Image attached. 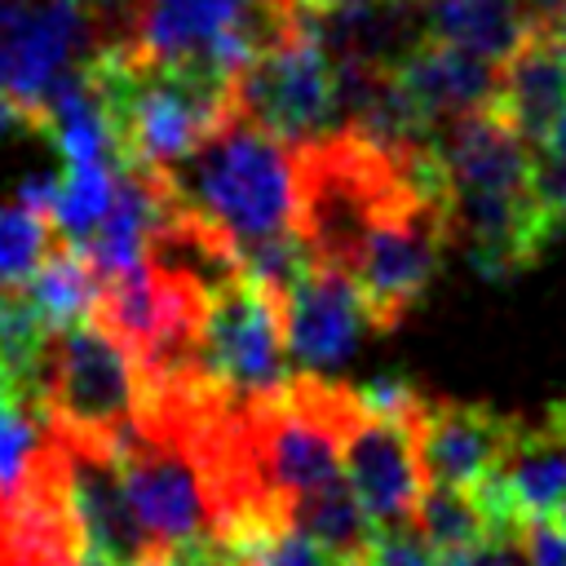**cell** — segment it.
Wrapping results in <instances>:
<instances>
[{
    "mask_svg": "<svg viewBox=\"0 0 566 566\" xmlns=\"http://www.w3.org/2000/svg\"><path fill=\"white\" fill-rule=\"evenodd\" d=\"M301 13L323 18V13H345V9H363V4H389V0H292Z\"/></svg>",
    "mask_w": 566,
    "mask_h": 566,
    "instance_id": "cell-33",
    "label": "cell"
},
{
    "mask_svg": "<svg viewBox=\"0 0 566 566\" xmlns=\"http://www.w3.org/2000/svg\"><path fill=\"white\" fill-rule=\"evenodd\" d=\"M80 75L102 106L119 168L168 172L234 115V80L203 66L146 62L119 40L88 49Z\"/></svg>",
    "mask_w": 566,
    "mask_h": 566,
    "instance_id": "cell-2",
    "label": "cell"
},
{
    "mask_svg": "<svg viewBox=\"0 0 566 566\" xmlns=\"http://www.w3.org/2000/svg\"><path fill=\"white\" fill-rule=\"evenodd\" d=\"M424 40L464 49L491 66L509 62L544 22L531 0H416Z\"/></svg>",
    "mask_w": 566,
    "mask_h": 566,
    "instance_id": "cell-20",
    "label": "cell"
},
{
    "mask_svg": "<svg viewBox=\"0 0 566 566\" xmlns=\"http://www.w3.org/2000/svg\"><path fill=\"white\" fill-rule=\"evenodd\" d=\"M203 314H208V292L155 265L106 279L93 305V323L106 327L128 349L142 380H159L195 367Z\"/></svg>",
    "mask_w": 566,
    "mask_h": 566,
    "instance_id": "cell-8",
    "label": "cell"
},
{
    "mask_svg": "<svg viewBox=\"0 0 566 566\" xmlns=\"http://www.w3.org/2000/svg\"><path fill=\"white\" fill-rule=\"evenodd\" d=\"M522 548H526V566H566V535L557 522H531Z\"/></svg>",
    "mask_w": 566,
    "mask_h": 566,
    "instance_id": "cell-31",
    "label": "cell"
},
{
    "mask_svg": "<svg viewBox=\"0 0 566 566\" xmlns=\"http://www.w3.org/2000/svg\"><path fill=\"white\" fill-rule=\"evenodd\" d=\"M517 433V420L482 407V402H455V398H429L424 416L416 424V451L429 486H460L478 491L509 455Z\"/></svg>",
    "mask_w": 566,
    "mask_h": 566,
    "instance_id": "cell-15",
    "label": "cell"
},
{
    "mask_svg": "<svg viewBox=\"0 0 566 566\" xmlns=\"http://www.w3.org/2000/svg\"><path fill=\"white\" fill-rule=\"evenodd\" d=\"M57 239L62 234L49 217L31 212L27 203H0V287H22L57 248Z\"/></svg>",
    "mask_w": 566,
    "mask_h": 566,
    "instance_id": "cell-25",
    "label": "cell"
},
{
    "mask_svg": "<svg viewBox=\"0 0 566 566\" xmlns=\"http://www.w3.org/2000/svg\"><path fill=\"white\" fill-rule=\"evenodd\" d=\"M557 526H562V535H566V504L557 509Z\"/></svg>",
    "mask_w": 566,
    "mask_h": 566,
    "instance_id": "cell-39",
    "label": "cell"
},
{
    "mask_svg": "<svg viewBox=\"0 0 566 566\" xmlns=\"http://www.w3.org/2000/svg\"><path fill=\"white\" fill-rule=\"evenodd\" d=\"M115 181H119V164H66L62 195L53 208V230L62 234V243L80 252L88 248V239L97 234V226L115 203Z\"/></svg>",
    "mask_w": 566,
    "mask_h": 566,
    "instance_id": "cell-23",
    "label": "cell"
},
{
    "mask_svg": "<svg viewBox=\"0 0 566 566\" xmlns=\"http://www.w3.org/2000/svg\"><path fill=\"white\" fill-rule=\"evenodd\" d=\"M9 133H35V137H49V115L31 102H22L18 93L0 88V137Z\"/></svg>",
    "mask_w": 566,
    "mask_h": 566,
    "instance_id": "cell-32",
    "label": "cell"
},
{
    "mask_svg": "<svg viewBox=\"0 0 566 566\" xmlns=\"http://www.w3.org/2000/svg\"><path fill=\"white\" fill-rule=\"evenodd\" d=\"M345 482L358 509L367 513L371 531L416 526V509L429 491L416 451V429L358 416V424L345 433Z\"/></svg>",
    "mask_w": 566,
    "mask_h": 566,
    "instance_id": "cell-14",
    "label": "cell"
},
{
    "mask_svg": "<svg viewBox=\"0 0 566 566\" xmlns=\"http://www.w3.org/2000/svg\"><path fill=\"white\" fill-rule=\"evenodd\" d=\"M283 314V345L296 376H332L340 363L354 358L367 332H376L371 310L354 279L332 265H310L279 301Z\"/></svg>",
    "mask_w": 566,
    "mask_h": 566,
    "instance_id": "cell-13",
    "label": "cell"
},
{
    "mask_svg": "<svg viewBox=\"0 0 566 566\" xmlns=\"http://www.w3.org/2000/svg\"><path fill=\"white\" fill-rule=\"evenodd\" d=\"M301 22L292 0H133L119 44L146 62L203 66L234 80Z\"/></svg>",
    "mask_w": 566,
    "mask_h": 566,
    "instance_id": "cell-4",
    "label": "cell"
},
{
    "mask_svg": "<svg viewBox=\"0 0 566 566\" xmlns=\"http://www.w3.org/2000/svg\"><path fill=\"white\" fill-rule=\"evenodd\" d=\"M531 4H535V13H539V18H544V13H548V9H553V4H557V0H531Z\"/></svg>",
    "mask_w": 566,
    "mask_h": 566,
    "instance_id": "cell-38",
    "label": "cell"
},
{
    "mask_svg": "<svg viewBox=\"0 0 566 566\" xmlns=\"http://www.w3.org/2000/svg\"><path fill=\"white\" fill-rule=\"evenodd\" d=\"M292 517H296V526H305V531L336 557V566H358V562H367V548H371V535H376V531H371L367 513L358 509V500H354L345 473H340L336 482L318 486L314 495L296 500V504H292Z\"/></svg>",
    "mask_w": 566,
    "mask_h": 566,
    "instance_id": "cell-22",
    "label": "cell"
},
{
    "mask_svg": "<svg viewBox=\"0 0 566 566\" xmlns=\"http://www.w3.org/2000/svg\"><path fill=\"white\" fill-rule=\"evenodd\" d=\"M13 389V380H9V371H4V363H0V398Z\"/></svg>",
    "mask_w": 566,
    "mask_h": 566,
    "instance_id": "cell-36",
    "label": "cell"
},
{
    "mask_svg": "<svg viewBox=\"0 0 566 566\" xmlns=\"http://www.w3.org/2000/svg\"><path fill=\"white\" fill-rule=\"evenodd\" d=\"M195 371L234 402H261L287 389L296 371L287 367L279 301L243 274L212 292L199 327Z\"/></svg>",
    "mask_w": 566,
    "mask_h": 566,
    "instance_id": "cell-9",
    "label": "cell"
},
{
    "mask_svg": "<svg viewBox=\"0 0 566 566\" xmlns=\"http://www.w3.org/2000/svg\"><path fill=\"white\" fill-rule=\"evenodd\" d=\"M137 566H221V548L212 535H195L181 544H155Z\"/></svg>",
    "mask_w": 566,
    "mask_h": 566,
    "instance_id": "cell-30",
    "label": "cell"
},
{
    "mask_svg": "<svg viewBox=\"0 0 566 566\" xmlns=\"http://www.w3.org/2000/svg\"><path fill=\"white\" fill-rule=\"evenodd\" d=\"M544 27H548V35L557 40V49H562V57H566V0H557V4L544 13Z\"/></svg>",
    "mask_w": 566,
    "mask_h": 566,
    "instance_id": "cell-34",
    "label": "cell"
},
{
    "mask_svg": "<svg viewBox=\"0 0 566 566\" xmlns=\"http://www.w3.org/2000/svg\"><path fill=\"white\" fill-rule=\"evenodd\" d=\"M80 548L53 438L31 478L13 495L0 491V566H75Z\"/></svg>",
    "mask_w": 566,
    "mask_h": 566,
    "instance_id": "cell-16",
    "label": "cell"
},
{
    "mask_svg": "<svg viewBox=\"0 0 566 566\" xmlns=\"http://www.w3.org/2000/svg\"><path fill=\"white\" fill-rule=\"evenodd\" d=\"M93 4H97V9H111V4H115V9H128L133 0H93Z\"/></svg>",
    "mask_w": 566,
    "mask_h": 566,
    "instance_id": "cell-37",
    "label": "cell"
},
{
    "mask_svg": "<svg viewBox=\"0 0 566 566\" xmlns=\"http://www.w3.org/2000/svg\"><path fill=\"white\" fill-rule=\"evenodd\" d=\"M500 482L522 526L557 517V509L566 504V398H557L535 424L517 420L513 447L500 464Z\"/></svg>",
    "mask_w": 566,
    "mask_h": 566,
    "instance_id": "cell-18",
    "label": "cell"
},
{
    "mask_svg": "<svg viewBox=\"0 0 566 566\" xmlns=\"http://www.w3.org/2000/svg\"><path fill=\"white\" fill-rule=\"evenodd\" d=\"M447 239H451V221H447V186H442V164H438L433 177H424L420 186L398 195L367 226V234L345 270L354 279V287L363 292L376 332L398 327L424 301V292L442 265Z\"/></svg>",
    "mask_w": 566,
    "mask_h": 566,
    "instance_id": "cell-5",
    "label": "cell"
},
{
    "mask_svg": "<svg viewBox=\"0 0 566 566\" xmlns=\"http://www.w3.org/2000/svg\"><path fill=\"white\" fill-rule=\"evenodd\" d=\"M416 531L433 544V553H451V548H473V544H486L495 539L491 535V522L478 504L473 491H460V486H429L420 509H416Z\"/></svg>",
    "mask_w": 566,
    "mask_h": 566,
    "instance_id": "cell-24",
    "label": "cell"
},
{
    "mask_svg": "<svg viewBox=\"0 0 566 566\" xmlns=\"http://www.w3.org/2000/svg\"><path fill=\"white\" fill-rule=\"evenodd\" d=\"M389 75H394L398 93L407 97V106L416 111V119L429 128V137H438L447 124L482 111L495 97L500 66L420 35Z\"/></svg>",
    "mask_w": 566,
    "mask_h": 566,
    "instance_id": "cell-17",
    "label": "cell"
},
{
    "mask_svg": "<svg viewBox=\"0 0 566 566\" xmlns=\"http://www.w3.org/2000/svg\"><path fill=\"white\" fill-rule=\"evenodd\" d=\"M115 455H119L128 504H133L150 548L208 535L212 517H208L203 473L181 438L137 420L128 433H119Z\"/></svg>",
    "mask_w": 566,
    "mask_h": 566,
    "instance_id": "cell-10",
    "label": "cell"
},
{
    "mask_svg": "<svg viewBox=\"0 0 566 566\" xmlns=\"http://www.w3.org/2000/svg\"><path fill=\"white\" fill-rule=\"evenodd\" d=\"M451 239L486 279H513L557 239L535 195V146L486 102L438 137Z\"/></svg>",
    "mask_w": 566,
    "mask_h": 566,
    "instance_id": "cell-1",
    "label": "cell"
},
{
    "mask_svg": "<svg viewBox=\"0 0 566 566\" xmlns=\"http://www.w3.org/2000/svg\"><path fill=\"white\" fill-rule=\"evenodd\" d=\"M433 566H526V548H522V539H486L473 548L438 553Z\"/></svg>",
    "mask_w": 566,
    "mask_h": 566,
    "instance_id": "cell-29",
    "label": "cell"
},
{
    "mask_svg": "<svg viewBox=\"0 0 566 566\" xmlns=\"http://www.w3.org/2000/svg\"><path fill=\"white\" fill-rule=\"evenodd\" d=\"M75 566H115V562H111V557H102V553H93V548H80Z\"/></svg>",
    "mask_w": 566,
    "mask_h": 566,
    "instance_id": "cell-35",
    "label": "cell"
},
{
    "mask_svg": "<svg viewBox=\"0 0 566 566\" xmlns=\"http://www.w3.org/2000/svg\"><path fill=\"white\" fill-rule=\"evenodd\" d=\"M35 398L53 429L119 442L137 424L142 371L128 349L97 323L53 332L35 371Z\"/></svg>",
    "mask_w": 566,
    "mask_h": 566,
    "instance_id": "cell-6",
    "label": "cell"
},
{
    "mask_svg": "<svg viewBox=\"0 0 566 566\" xmlns=\"http://www.w3.org/2000/svg\"><path fill=\"white\" fill-rule=\"evenodd\" d=\"M433 562H438V553L416 526H394V531L371 535L363 566H433Z\"/></svg>",
    "mask_w": 566,
    "mask_h": 566,
    "instance_id": "cell-28",
    "label": "cell"
},
{
    "mask_svg": "<svg viewBox=\"0 0 566 566\" xmlns=\"http://www.w3.org/2000/svg\"><path fill=\"white\" fill-rule=\"evenodd\" d=\"M84 44H102L93 0H0V88L22 102L44 111Z\"/></svg>",
    "mask_w": 566,
    "mask_h": 566,
    "instance_id": "cell-11",
    "label": "cell"
},
{
    "mask_svg": "<svg viewBox=\"0 0 566 566\" xmlns=\"http://www.w3.org/2000/svg\"><path fill=\"white\" fill-rule=\"evenodd\" d=\"M172 199L230 234L239 248L296 230L301 168L296 150L230 115L190 159L164 172Z\"/></svg>",
    "mask_w": 566,
    "mask_h": 566,
    "instance_id": "cell-3",
    "label": "cell"
},
{
    "mask_svg": "<svg viewBox=\"0 0 566 566\" xmlns=\"http://www.w3.org/2000/svg\"><path fill=\"white\" fill-rule=\"evenodd\" d=\"M53 438H57L66 509L80 531V544L111 557L115 566H137L150 553V539L128 504L115 442L66 429H53Z\"/></svg>",
    "mask_w": 566,
    "mask_h": 566,
    "instance_id": "cell-12",
    "label": "cell"
},
{
    "mask_svg": "<svg viewBox=\"0 0 566 566\" xmlns=\"http://www.w3.org/2000/svg\"><path fill=\"white\" fill-rule=\"evenodd\" d=\"M354 402H358V411L371 416V420H389V424L416 429L420 416H424L429 394H420V389H416L411 380H402V376H376V380H367V385H354Z\"/></svg>",
    "mask_w": 566,
    "mask_h": 566,
    "instance_id": "cell-26",
    "label": "cell"
},
{
    "mask_svg": "<svg viewBox=\"0 0 566 566\" xmlns=\"http://www.w3.org/2000/svg\"><path fill=\"white\" fill-rule=\"evenodd\" d=\"M18 292L44 318L49 332H66V327H75L93 314L97 292H102V274L93 270V261L80 248L57 239V248L44 256V265Z\"/></svg>",
    "mask_w": 566,
    "mask_h": 566,
    "instance_id": "cell-21",
    "label": "cell"
},
{
    "mask_svg": "<svg viewBox=\"0 0 566 566\" xmlns=\"http://www.w3.org/2000/svg\"><path fill=\"white\" fill-rule=\"evenodd\" d=\"M535 195L553 230H566V111L535 146Z\"/></svg>",
    "mask_w": 566,
    "mask_h": 566,
    "instance_id": "cell-27",
    "label": "cell"
},
{
    "mask_svg": "<svg viewBox=\"0 0 566 566\" xmlns=\"http://www.w3.org/2000/svg\"><path fill=\"white\" fill-rule=\"evenodd\" d=\"M234 115L292 150L340 128V71L310 13L234 75Z\"/></svg>",
    "mask_w": 566,
    "mask_h": 566,
    "instance_id": "cell-7",
    "label": "cell"
},
{
    "mask_svg": "<svg viewBox=\"0 0 566 566\" xmlns=\"http://www.w3.org/2000/svg\"><path fill=\"white\" fill-rule=\"evenodd\" d=\"M491 106L531 146H539L544 133L562 119V111H566V57H562V49L544 22L531 31V40L509 62H500Z\"/></svg>",
    "mask_w": 566,
    "mask_h": 566,
    "instance_id": "cell-19",
    "label": "cell"
}]
</instances>
